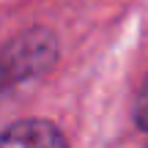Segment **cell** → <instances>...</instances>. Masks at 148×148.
Here are the masks:
<instances>
[{
    "mask_svg": "<svg viewBox=\"0 0 148 148\" xmlns=\"http://www.w3.org/2000/svg\"><path fill=\"white\" fill-rule=\"evenodd\" d=\"M132 112H134V123H137L143 132H148V77H145V82L140 85L137 96H134Z\"/></svg>",
    "mask_w": 148,
    "mask_h": 148,
    "instance_id": "3957f363",
    "label": "cell"
},
{
    "mask_svg": "<svg viewBox=\"0 0 148 148\" xmlns=\"http://www.w3.org/2000/svg\"><path fill=\"white\" fill-rule=\"evenodd\" d=\"M58 60V38L47 27H30L0 49V93L38 74L49 71Z\"/></svg>",
    "mask_w": 148,
    "mask_h": 148,
    "instance_id": "6da1fadb",
    "label": "cell"
},
{
    "mask_svg": "<svg viewBox=\"0 0 148 148\" xmlns=\"http://www.w3.org/2000/svg\"><path fill=\"white\" fill-rule=\"evenodd\" d=\"M0 148H69V143L47 121H16L0 132Z\"/></svg>",
    "mask_w": 148,
    "mask_h": 148,
    "instance_id": "7a4b0ae2",
    "label": "cell"
}]
</instances>
